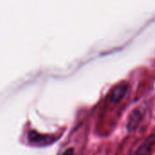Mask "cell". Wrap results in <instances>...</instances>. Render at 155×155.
Segmentation results:
<instances>
[{
	"mask_svg": "<svg viewBox=\"0 0 155 155\" xmlns=\"http://www.w3.org/2000/svg\"><path fill=\"white\" fill-rule=\"evenodd\" d=\"M61 136L53 134H40L35 130H30L26 134V140L31 146L35 147H47L55 143Z\"/></svg>",
	"mask_w": 155,
	"mask_h": 155,
	"instance_id": "6da1fadb",
	"label": "cell"
},
{
	"mask_svg": "<svg viewBox=\"0 0 155 155\" xmlns=\"http://www.w3.org/2000/svg\"><path fill=\"white\" fill-rule=\"evenodd\" d=\"M129 91V84L126 82H122L113 88L109 95V101L111 104H117L127 95Z\"/></svg>",
	"mask_w": 155,
	"mask_h": 155,
	"instance_id": "3957f363",
	"label": "cell"
},
{
	"mask_svg": "<svg viewBox=\"0 0 155 155\" xmlns=\"http://www.w3.org/2000/svg\"><path fill=\"white\" fill-rule=\"evenodd\" d=\"M61 155H74V148H73V147L67 148Z\"/></svg>",
	"mask_w": 155,
	"mask_h": 155,
	"instance_id": "5b68a950",
	"label": "cell"
},
{
	"mask_svg": "<svg viewBox=\"0 0 155 155\" xmlns=\"http://www.w3.org/2000/svg\"><path fill=\"white\" fill-rule=\"evenodd\" d=\"M155 146V134H149L132 155H152Z\"/></svg>",
	"mask_w": 155,
	"mask_h": 155,
	"instance_id": "277c9868",
	"label": "cell"
},
{
	"mask_svg": "<svg viewBox=\"0 0 155 155\" xmlns=\"http://www.w3.org/2000/svg\"><path fill=\"white\" fill-rule=\"evenodd\" d=\"M144 119V111L141 107H136L129 114L126 122V130L129 134L134 133Z\"/></svg>",
	"mask_w": 155,
	"mask_h": 155,
	"instance_id": "7a4b0ae2",
	"label": "cell"
}]
</instances>
